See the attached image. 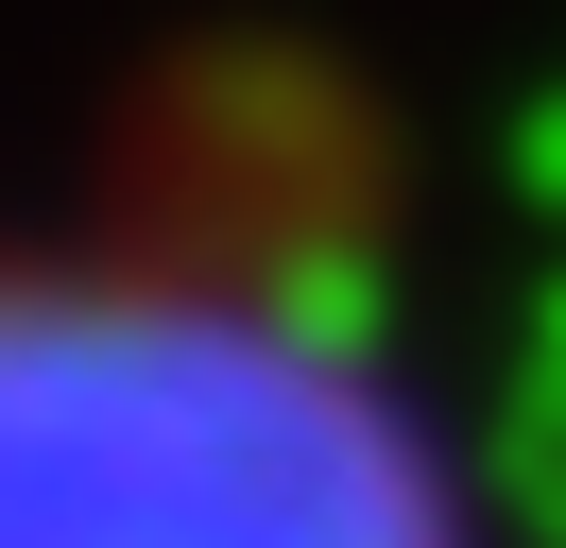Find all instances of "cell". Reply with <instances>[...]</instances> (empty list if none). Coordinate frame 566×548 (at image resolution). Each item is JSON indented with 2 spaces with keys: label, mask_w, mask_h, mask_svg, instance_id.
Returning <instances> with one entry per match:
<instances>
[{
  "label": "cell",
  "mask_w": 566,
  "mask_h": 548,
  "mask_svg": "<svg viewBox=\"0 0 566 548\" xmlns=\"http://www.w3.org/2000/svg\"><path fill=\"white\" fill-rule=\"evenodd\" d=\"M0 548H497L360 205L258 86L0 189Z\"/></svg>",
  "instance_id": "6da1fadb"
}]
</instances>
